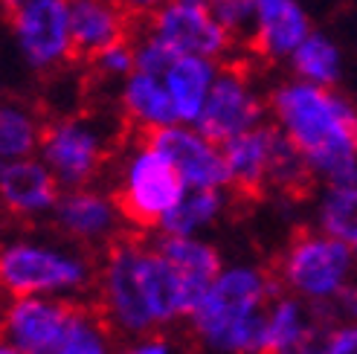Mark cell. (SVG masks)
<instances>
[{"instance_id": "cell-3", "label": "cell", "mask_w": 357, "mask_h": 354, "mask_svg": "<svg viewBox=\"0 0 357 354\" xmlns=\"http://www.w3.org/2000/svg\"><path fill=\"white\" fill-rule=\"evenodd\" d=\"M276 273L259 268H229L189 314L192 337L206 354H264L267 308L279 296Z\"/></svg>"}, {"instance_id": "cell-31", "label": "cell", "mask_w": 357, "mask_h": 354, "mask_svg": "<svg viewBox=\"0 0 357 354\" xmlns=\"http://www.w3.org/2000/svg\"><path fill=\"white\" fill-rule=\"evenodd\" d=\"M0 354H24V351L17 348V346H15L12 340H6L3 334H0Z\"/></svg>"}, {"instance_id": "cell-7", "label": "cell", "mask_w": 357, "mask_h": 354, "mask_svg": "<svg viewBox=\"0 0 357 354\" xmlns=\"http://www.w3.org/2000/svg\"><path fill=\"white\" fill-rule=\"evenodd\" d=\"M351 268V244L334 238L328 233H311L302 229L296 233L276 264V279L282 288L291 293L311 299V302H326L346 285Z\"/></svg>"}, {"instance_id": "cell-28", "label": "cell", "mask_w": 357, "mask_h": 354, "mask_svg": "<svg viewBox=\"0 0 357 354\" xmlns=\"http://www.w3.org/2000/svg\"><path fill=\"white\" fill-rule=\"evenodd\" d=\"M323 354H357V323H343L328 328Z\"/></svg>"}, {"instance_id": "cell-30", "label": "cell", "mask_w": 357, "mask_h": 354, "mask_svg": "<svg viewBox=\"0 0 357 354\" xmlns=\"http://www.w3.org/2000/svg\"><path fill=\"white\" fill-rule=\"evenodd\" d=\"M116 3H119L125 12H128L131 17H137V21H139V17L154 15L160 6L166 3V0H116Z\"/></svg>"}, {"instance_id": "cell-25", "label": "cell", "mask_w": 357, "mask_h": 354, "mask_svg": "<svg viewBox=\"0 0 357 354\" xmlns=\"http://www.w3.org/2000/svg\"><path fill=\"white\" fill-rule=\"evenodd\" d=\"M319 224L328 236L349 241L357 253V189L331 186L319 206Z\"/></svg>"}, {"instance_id": "cell-27", "label": "cell", "mask_w": 357, "mask_h": 354, "mask_svg": "<svg viewBox=\"0 0 357 354\" xmlns=\"http://www.w3.org/2000/svg\"><path fill=\"white\" fill-rule=\"evenodd\" d=\"M91 61V67L96 70L99 76L105 79H128L134 70H137V56H134V41L131 38H122L111 47H105L102 52H96Z\"/></svg>"}, {"instance_id": "cell-10", "label": "cell", "mask_w": 357, "mask_h": 354, "mask_svg": "<svg viewBox=\"0 0 357 354\" xmlns=\"http://www.w3.org/2000/svg\"><path fill=\"white\" fill-rule=\"evenodd\" d=\"M73 311L76 302L64 296H12L0 311V334L24 354H56Z\"/></svg>"}, {"instance_id": "cell-21", "label": "cell", "mask_w": 357, "mask_h": 354, "mask_svg": "<svg viewBox=\"0 0 357 354\" xmlns=\"http://www.w3.org/2000/svg\"><path fill=\"white\" fill-rule=\"evenodd\" d=\"M314 180L317 171L308 163V157L279 128L273 139L271 163H267V192H279L284 198H305L314 189Z\"/></svg>"}, {"instance_id": "cell-8", "label": "cell", "mask_w": 357, "mask_h": 354, "mask_svg": "<svg viewBox=\"0 0 357 354\" xmlns=\"http://www.w3.org/2000/svg\"><path fill=\"white\" fill-rule=\"evenodd\" d=\"M9 24L15 44L32 70L52 73L76 56L70 32V0H26L9 15Z\"/></svg>"}, {"instance_id": "cell-19", "label": "cell", "mask_w": 357, "mask_h": 354, "mask_svg": "<svg viewBox=\"0 0 357 354\" xmlns=\"http://www.w3.org/2000/svg\"><path fill=\"white\" fill-rule=\"evenodd\" d=\"M119 102H122L125 119L134 122L139 134L181 122L163 76H151V73H142V70H134V73L122 82Z\"/></svg>"}, {"instance_id": "cell-26", "label": "cell", "mask_w": 357, "mask_h": 354, "mask_svg": "<svg viewBox=\"0 0 357 354\" xmlns=\"http://www.w3.org/2000/svg\"><path fill=\"white\" fill-rule=\"evenodd\" d=\"M209 12L236 44L247 41L250 47V41L256 35V24H259L256 0H209Z\"/></svg>"}, {"instance_id": "cell-20", "label": "cell", "mask_w": 357, "mask_h": 354, "mask_svg": "<svg viewBox=\"0 0 357 354\" xmlns=\"http://www.w3.org/2000/svg\"><path fill=\"white\" fill-rule=\"evenodd\" d=\"M154 250L163 256L172 268L183 276L186 285L204 296L209 291V285L218 279L221 268V256L212 244L195 238V236H169V233H160L157 238H151Z\"/></svg>"}, {"instance_id": "cell-32", "label": "cell", "mask_w": 357, "mask_h": 354, "mask_svg": "<svg viewBox=\"0 0 357 354\" xmlns=\"http://www.w3.org/2000/svg\"><path fill=\"white\" fill-rule=\"evenodd\" d=\"M24 3H26V0H0V6H3V12H6V15L17 12V9H21Z\"/></svg>"}, {"instance_id": "cell-15", "label": "cell", "mask_w": 357, "mask_h": 354, "mask_svg": "<svg viewBox=\"0 0 357 354\" xmlns=\"http://www.w3.org/2000/svg\"><path fill=\"white\" fill-rule=\"evenodd\" d=\"M131 17L116 0H70V32H73V52L82 59H93L96 52L122 38H131Z\"/></svg>"}, {"instance_id": "cell-4", "label": "cell", "mask_w": 357, "mask_h": 354, "mask_svg": "<svg viewBox=\"0 0 357 354\" xmlns=\"http://www.w3.org/2000/svg\"><path fill=\"white\" fill-rule=\"evenodd\" d=\"M99 264L73 241L15 238L0 244V291L9 296L73 299L96 288Z\"/></svg>"}, {"instance_id": "cell-22", "label": "cell", "mask_w": 357, "mask_h": 354, "mask_svg": "<svg viewBox=\"0 0 357 354\" xmlns=\"http://www.w3.org/2000/svg\"><path fill=\"white\" fill-rule=\"evenodd\" d=\"M47 122L21 102H0V163L35 157Z\"/></svg>"}, {"instance_id": "cell-9", "label": "cell", "mask_w": 357, "mask_h": 354, "mask_svg": "<svg viewBox=\"0 0 357 354\" xmlns=\"http://www.w3.org/2000/svg\"><path fill=\"white\" fill-rule=\"evenodd\" d=\"M142 26L174 56H204L218 61L229 47H236L227 29L212 17L209 6L183 3V0H166L154 15L142 17Z\"/></svg>"}, {"instance_id": "cell-18", "label": "cell", "mask_w": 357, "mask_h": 354, "mask_svg": "<svg viewBox=\"0 0 357 354\" xmlns=\"http://www.w3.org/2000/svg\"><path fill=\"white\" fill-rule=\"evenodd\" d=\"M218 64L215 59L204 56H177L169 70L163 73V82L169 87V96L177 108V119L183 125H195L209 99L212 84L218 79Z\"/></svg>"}, {"instance_id": "cell-16", "label": "cell", "mask_w": 357, "mask_h": 354, "mask_svg": "<svg viewBox=\"0 0 357 354\" xmlns=\"http://www.w3.org/2000/svg\"><path fill=\"white\" fill-rule=\"evenodd\" d=\"M259 24L250 49L267 61L291 59L296 47L311 35V24L296 0H256Z\"/></svg>"}, {"instance_id": "cell-23", "label": "cell", "mask_w": 357, "mask_h": 354, "mask_svg": "<svg viewBox=\"0 0 357 354\" xmlns=\"http://www.w3.org/2000/svg\"><path fill=\"white\" fill-rule=\"evenodd\" d=\"M224 212V189H186L169 215L160 221V233L169 236H195L198 229L209 226Z\"/></svg>"}, {"instance_id": "cell-17", "label": "cell", "mask_w": 357, "mask_h": 354, "mask_svg": "<svg viewBox=\"0 0 357 354\" xmlns=\"http://www.w3.org/2000/svg\"><path fill=\"white\" fill-rule=\"evenodd\" d=\"M279 125H256L221 146L229 166V186L247 198L267 192V163H271L273 139Z\"/></svg>"}, {"instance_id": "cell-5", "label": "cell", "mask_w": 357, "mask_h": 354, "mask_svg": "<svg viewBox=\"0 0 357 354\" xmlns=\"http://www.w3.org/2000/svg\"><path fill=\"white\" fill-rule=\"evenodd\" d=\"M186 189L189 186L174 163L142 137L139 146L122 160L119 186L111 194L116 198L125 224L134 229H151L181 203Z\"/></svg>"}, {"instance_id": "cell-29", "label": "cell", "mask_w": 357, "mask_h": 354, "mask_svg": "<svg viewBox=\"0 0 357 354\" xmlns=\"http://www.w3.org/2000/svg\"><path fill=\"white\" fill-rule=\"evenodd\" d=\"M114 354H181V351L174 348L172 340L160 337V334H146V337L131 340L128 346H122V348L114 351Z\"/></svg>"}, {"instance_id": "cell-14", "label": "cell", "mask_w": 357, "mask_h": 354, "mask_svg": "<svg viewBox=\"0 0 357 354\" xmlns=\"http://www.w3.org/2000/svg\"><path fill=\"white\" fill-rule=\"evenodd\" d=\"M61 198L59 177L38 157L0 163V206L17 218L52 215Z\"/></svg>"}, {"instance_id": "cell-12", "label": "cell", "mask_w": 357, "mask_h": 354, "mask_svg": "<svg viewBox=\"0 0 357 354\" xmlns=\"http://www.w3.org/2000/svg\"><path fill=\"white\" fill-rule=\"evenodd\" d=\"M122 212L116 198L108 192H96L93 186L67 189L56 209H52V224L61 233V238L73 241L84 250H105L122 233Z\"/></svg>"}, {"instance_id": "cell-6", "label": "cell", "mask_w": 357, "mask_h": 354, "mask_svg": "<svg viewBox=\"0 0 357 354\" xmlns=\"http://www.w3.org/2000/svg\"><path fill=\"white\" fill-rule=\"evenodd\" d=\"M116 148V125L99 116H59L44 125L41 160L59 177L61 189L91 186Z\"/></svg>"}, {"instance_id": "cell-2", "label": "cell", "mask_w": 357, "mask_h": 354, "mask_svg": "<svg viewBox=\"0 0 357 354\" xmlns=\"http://www.w3.org/2000/svg\"><path fill=\"white\" fill-rule=\"evenodd\" d=\"M276 125L331 186L357 189V111L326 84L288 82L271 93Z\"/></svg>"}, {"instance_id": "cell-1", "label": "cell", "mask_w": 357, "mask_h": 354, "mask_svg": "<svg viewBox=\"0 0 357 354\" xmlns=\"http://www.w3.org/2000/svg\"><path fill=\"white\" fill-rule=\"evenodd\" d=\"M201 296L154 250L128 233L102 250L96 305L116 337H146L177 320H189Z\"/></svg>"}, {"instance_id": "cell-13", "label": "cell", "mask_w": 357, "mask_h": 354, "mask_svg": "<svg viewBox=\"0 0 357 354\" xmlns=\"http://www.w3.org/2000/svg\"><path fill=\"white\" fill-rule=\"evenodd\" d=\"M142 137L169 157L189 189L229 186V166H227L224 148L218 143H212L209 137H204L195 125L189 128L183 122H177V125L146 131Z\"/></svg>"}, {"instance_id": "cell-11", "label": "cell", "mask_w": 357, "mask_h": 354, "mask_svg": "<svg viewBox=\"0 0 357 354\" xmlns=\"http://www.w3.org/2000/svg\"><path fill=\"white\" fill-rule=\"evenodd\" d=\"M261 116H264V102L253 93L244 67L227 64L218 70V79L212 84L209 99L198 122H195V128L204 137H209L212 143L224 146L227 139L261 125Z\"/></svg>"}, {"instance_id": "cell-24", "label": "cell", "mask_w": 357, "mask_h": 354, "mask_svg": "<svg viewBox=\"0 0 357 354\" xmlns=\"http://www.w3.org/2000/svg\"><path fill=\"white\" fill-rule=\"evenodd\" d=\"M291 64L296 70V76H302V82H314V84L328 87L340 79V56H337V47L328 38H323V35H308L291 56Z\"/></svg>"}]
</instances>
